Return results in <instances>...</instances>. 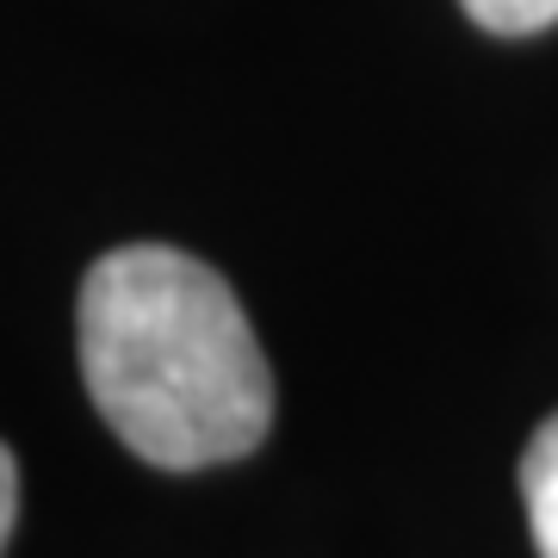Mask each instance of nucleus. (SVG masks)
<instances>
[{
    "mask_svg": "<svg viewBox=\"0 0 558 558\" xmlns=\"http://www.w3.org/2000/svg\"><path fill=\"white\" fill-rule=\"evenodd\" d=\"M521 502L539 558H558V416H546L521 453Z\"/></svg>",
    "mask_w": 558,
    "mask_h": 558,
    "instance_id": "nucleus-2",
    "label": "nucleus"
},
{
    "mask_svg": "<svg viewBox=\"0 0 558 558\" xmlns=\"http://www.w3.org/2000/svg\"><path fill=\"white\" fill-rule=\"evenodd\" d=\"M13 509H20V472H13V453L0 447V553H7V534H13Z\"/></svg>",
    "mask_w": 558,
    "mask_h": 558,
    "instance_id": "nucleus-4",
    "label": "nucleus"
},
{
    "mask_svg": "<svg viewBox=\"0 0 558 558\" xmlns=\"http://www.w3.org/2000/svg\"><path fill=\"white\" fill-rule=\"evenodd\" d=\"M459 7L497 38H527V32L558 25V0H459Z\"/></svg>",
    "mask_w": 558,
    "mask_h": 558,
    "instance_id": "nucleus-3",
    "label": "nucleus"
},
{
    "mask_svg": "<svg viewBox=\"0 0 558 558\" xmlns=\"http://www.w3.org/2000/svg\"><path fill=\"white\" fill-rule=\"evenodd\" d=\"M81 379L106 428L161 472L255 453L274 373L218 267L131 242L81 279Z\"/></svg>",
    "mask_w": 558,
    "mask_h": 558,
    "instance_id": "nucleus-1",
    "label": "nucleus"
}]
</instances>
